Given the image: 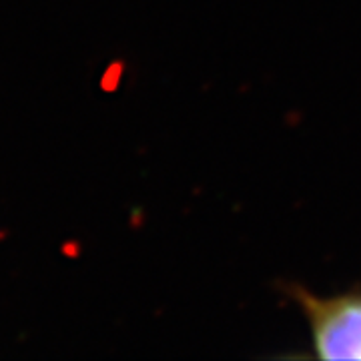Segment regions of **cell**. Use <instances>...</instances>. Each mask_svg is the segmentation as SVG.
<instances>
[{
    "label": "cell",
    "instance_id": "obj_1",
    "mask_svg": "<svg viewBox=\"0 0 361 361\" xmlns=\"http://www.w3.org/2000/svg\"><path fill=\"white\" fill-rule=\"evenodd\" d=\"M310 323L311 343L319 360H361V287L322 297L301 285H283Z\"/></svg>",
    "mask_w": 361,
    "mask_h": 361
}]
</instances>
